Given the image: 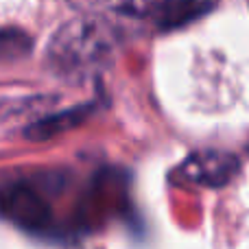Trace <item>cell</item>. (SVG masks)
<instances>
[{
  "mask_svg": "<svg viewBox=\"0 0 249 249\" xmlns=\"http://www.w3.org/2000/svg\"><path fill=\"white\" fill-rule=\"evenodd\" d=\"M112 51V26L96 18H77L57 31L48 48V61L64 77H81L103 64Z\"/></svg>",
  "mask_w": 249,
  "mask_h": 249,
  "instance_id": "obj_1",
  "label": "cell"
},
{
  "mask_svg": "<svg viewBox=\"0 0 249 249\" xmlns=\"http://www.w3.org/2000/svg\"><path fill=\"white\" fill-rule=\"evenodd\" d=\"M0 214L29 232H44L51 225L48 203L26 184H11L0 190Z\"/></svg>",
  "mask_w": 249,
  "mask_h": 249,
  "instance_id": "obj_2",
  "label": "cell"
},
{
  "mask_svg": "<svg viewBox=\"0 0 249 249\" xmlns=\"http://www.w3.org/2000/svg\"><path fill=\"white\" fill-rule=\"evenodd\" d=\"M179 177L190 184L219 188L225 186L238 173V160L221 151H201L195 153L177 168Z\"/></svg>",
  "mask_w": 249,
  "mask_h": 249,
  "instance_id": "obj_3",
  "label": "cell"
},
{
  "mask_svg": "<svg viewBox=\"0 0 249 249\" xmlns=\"http://www.w3.org/2000/svg\"><path fill=\"white\" fill-rule=\"evenodd\" d=\"M212 7L210 0H158L155 2V20L160 29H177L195 18L203 16Z\"/></svg>",
  "mask_w": 249,
  "mask_h": 249,
  "instance_id": "obj_4",
  "label": "cell"
},
{
  "mask_svg": "<svg viewBox=\"0 0 249 249\" xmlns=\"http://www.w3.org/2000/svg\"><path fill=\"white\" fill-rule=\"evenodd\" d=\"M92 109H94V105H79V107L46 116L42 121L33 123L31 127H26L24 136L29 140H48V138H55L59 133L68 131V129H74L77 124H81L92 114Z\"/></svg>",
  "mask_w": 249,
  "mask_h": 249,
  "instance_id": "obj_5",
  "label": "cell"
},
{
  "mask_svg": "<svg viewBox=\"0 0 249 249\" xmlns=\"http://www.w3.org/2000/svg\"><path fill=\"white\" fill-rule=\"evenodd\" d=\"M31 39L22 31H0V59H18L29 55Z\"/></svg>",
  "mask_w": 249,
  "mask_h": 249,
  "instance_id": "obj_6",
  "label": "cell"
},
{
  "mask_svg": "<svg viewBox=\"0 0 249 249\" xmlns=\"http://www.w3.org/2000/svg\"><path fill=\"white\" fill-rule=\"evenodd\" d=\"M24 103H29V101H0V116L11 112H20L22 107H26Z\"/></svg>",
  "mask_w": 249,
  "mask_h": 249,
  "instance_id": "obj_7",
  "label": "cell"
}]
</instances>
